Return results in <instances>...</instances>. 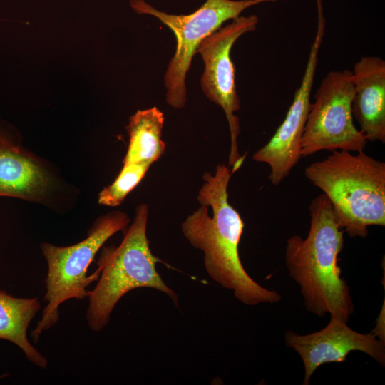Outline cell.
<instances>
[{
  "label": "cell",
  "mask_w": 385,
  "mask_h": 385,
  "mask_svg": "<svg viewBox=\"0 0 385 385\" xmlns=\"http://www.w3.org/2000/svg\"><path fill=\"white\" fill-rule=\"evenodd\" d=\"M232 175L225 164L217 165L214 175H203L205 182L197 195L201 206L181 224L182 232L192 246L203 252L208 275L232 290L237 300L249 306L278 302L280 294L257 283L240 260L239 245L245 224L228 202Z\"/></svg>",
  "instance_id": "1"
},
{
  "label": "cell",
  "mask_w": 385,
  "mask_h": 385,
  "mask_svg": "<svg viewBox=\"0 0 385 385\" xmlns=\"http://www.w3.org/2000/svg\"><path fill=\"white\" fill-rule=\"evenodd\" d=\"M307 236L287 241L284 259L290 277L299 284L307 311L318 317L329 314L346 323L354 311L349 287L342 277L338 257L344 247L328 198L320 194L311 202Z\"/></svg>",
  "instance_id": "2"
},
{
  "label": "cell",
  "mask_w": 385,
  "mask_h": 385,
  "mask_svg": "<svg viewBox=\"0 0 385 385\" xmlns=\"http://www.w3.org/2000/svg\"><path fill=\"white\" fill-rule=\"evenodd\" d=\"M306 178L329 200L335 219L351 237L385 226V163L364 151L334 150L304 170Z\"/></svg>",
  "instance_id": "3"
},
{
  "label": "cell",
  "mask_w": 385,
  "mask_h": 385,
  "mask_svg": "<svg viewBox=\"0 0 385 385\" xmlns=\"http://www.w3.org/2000/svg\"><path fill=\"white\" fill-rule=\"evenodd\" d=\"M148 217V205H139L120 245L101 250L97 262L101 273L88 297L86 314L88 326L93 332H101L107 326L115 306L134 289H155L166 294L178 306V295L156 270L158 259L151 252L146 234Z\"/></svg>",
  "instance_id": "4"
},
{
  "label": "cell",
  "mask_w": 385,
  "mask_h": 385,
  "mask_svg": "<svg viewBox=\"0 0 385 385\" xmlns=\"http://www.w3.org/2000/svg\"><path fill=\"white\" fill-rule=\"evenodd\" d=\"M130 221L128 215L114 211L99 217L93 225L88 236L70 246L58 247L50 243L41 244L48 272L45 280L46 305L42 316L31 332L34 343L41 334L53 327L59 320V307L71 299L88 297L87 287L100 276L98 268L87 275L88 267L104 243L118 231H125Z\"/></svg>",
  "instance_id": "5"
},
{
  "label": "cell",
  "mask_w": 385,
  "mask_h": 385,
  "mask_svg": "<svg viewBox=\"0 0 385 385\" xmlns=\"http://www.w3.org/2000/svg\"><path fill=\"white\" fill-rule=\"evenodd\" d=\"M280 0H207L189 14H171L158 10L145 0H132L130 6L138 14L151 15L168 26L176 39V49L164 76L166 102L175 108L184 107L187 100L185 78L199 44L218 30L227 20L235 19L247 8Z\"/></svg>",
  "instance_id": "6"
},
{
  "label": "cell",
  "mask_w": 385,
  "mask_h": 385,
  "mask_svg": "<svg viewBox=\"0 0 385 385\" xmlns=\"http://www.w3.org/2000/svg\"><path fill=\"white\" fill-rule=\"evenodd\" d=\"M350 70L332 71L321 81L304 126L302 157L321 150L364 151L367 140L354 123Z\"/></svg>",
  "instance_id": "7"
},
{
  "label": "cell",
  "mask_w": 385,
  "mask_h": 385,
  "mask_svg": "<svg viewBox=\"0 0 385 385\" xmlns=\"http://www.w3.org/2000/svg\"><path fill=\"white\" fill-rule=\"evenodd\" d=\"M258 22L257 15L240 16L205 38L196 51L204 63L200 80L202 90L210 101L223 109L228 122L231 138L228 166L233 174L240 168L246 155H240L238 150L240 127L235 113L240 109V100L230 51L241 36L256 29Z\"/></svg>",
  "instance_id": "8"
},
{
  "label": "cell",
  "mask_w": 385,
  "mask_h": 385,
  "mask_svg": "<svg viewBox=\"0 0 385 385\" xmlns=\"http://www.w3.org/2000/svg\"><path fill=\"white\" fill-rule=\"evenodd\" d=\"M324 32L323 9L318 8L317 32L310 46L300 85L282 123L270 140L252 155L255 161L270 166L269 179L274 185H279L288 177L302 158V138L311 106V93Z\"/></svg>",
  "instance_id": "9"
},
{
  "label": "cell",
  "mask_w": 385,
  "mask_h": 385,
  "mask_svg": "<svg viewBox=\"0 0 385 385\" xmlns=\"http://www.w3.org/2000/svg\"><path fill=\"white\" fill-rule=\"evenodd\" d=\"M284 341L286 346L293 349L303 361L304 385L309 384L318 367L327 363L344 362L353 351H362L381 366L385 365V342L372 332H356L346 322L332 316L322 329L304 335L289 330L284 334Z\"/></svg>",
  "instance_id": "10"
},
{
  "label": "cell",
  "mask_w": 385,
  "mask_h": 385,
  "mask_svg": "<svg viewBox=\"0 0 385 385\" xmlns=\"http://www.w3.org/2000/svg\"><path fill=\"white\" fill-rule=\"evenodd\" d=\"M351 111L367 141L385 143V61L364 56L354 66Z\"/></svg>",
  "instance_id": "11"
},
{
  "label": "cell",
  "mask_w": 385,
  "mask_h": 385,
  "mask_svg": "<svg viewBox=\"0 0 385 385\" xmlns=\"http://www.w3.org/2000/svg\"><path fill=\"white\" fill-rule=\"evenodd\" d=\"M50 187L42 165L0 131V197L37 200Z\"/></svg>",
  "instance_id": "12"
},
{
  "label": "cell",
  "mask_w": 385,
  "mask_h": 385,
  "mask_svg": "<svg viewBox=\"0 0 385 385\" xmlns=\"http://www.w3.org/2000/svg\"><path fill=\"white\" fill-rule=\"evenodd\" d=\"M40 309L38 297H16L0 289V339L16 344L29 361L46 369L47 359L31 344L27 336L29 324Z\"/></svg>",
  "instance_id": "13"
},
{
  "label": "cell",
  "mask_w": 385,
  "mask_h": 385,
  "mask_svg": "<svg viewBox=\"0 0 385 385\" xmlns=\"http://www.w3.org/2000/svg\"><path fill=\"white\" fill-rule=\"evenodd\" d=\"M163 112L157 107L138 111L129 119V144L123 164H153L163 155L165 144L161 138L164 124Z\"/></svg>",
  "instance_id": "14"
},
{
  "label": "cell",
  "mask_w": 385,
  "mask_h": 385,
  "mask_svg": "<svg viewBox=\"0 0 385 385\" xmlns=\"http://www.w3.org/2000/svg\"><path fill=\"white\" fill-rule=\"evenodd\" d=\"M151 165L150 163L123 164L114 182L99 193V204L109 207L120 205L127 195L141 181Z\"/></svg>",
  "instance_id": "15"
},
{
  "label": "cell",
  "mask_w": 385,
  "mask_h": 385,
  "mask_svg": "<svg viewBox=\"0 0 385 385\" xmlns=\"http://www.w3.org/2000/svg\"><path fill=\"white\" fill-rule=\"evenodd\" d=\"M8 376L7 374L0 375V379H3V378H4V377H6V376Z\"/></svg>",
  "instance_id": "16"
}]
</instances>
